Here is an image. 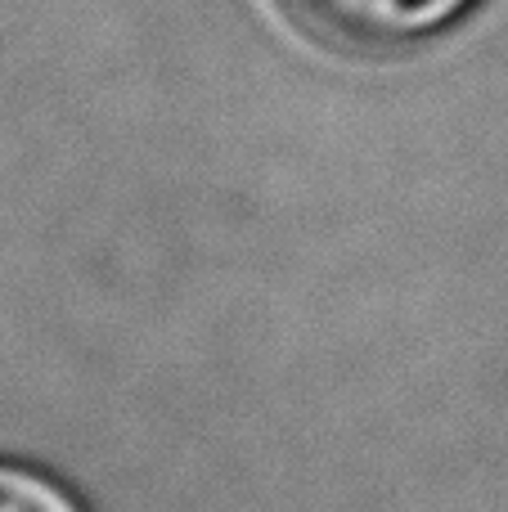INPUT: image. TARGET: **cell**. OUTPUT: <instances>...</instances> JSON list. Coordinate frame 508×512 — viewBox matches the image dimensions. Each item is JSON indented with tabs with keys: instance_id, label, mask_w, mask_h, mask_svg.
<instances>
[{
	"instance_id": "obj_1",
	"label": "cell",
	"mask_w": 508,
	"mask_h": 512,
	"mask_svg": "<svg viewBox=\"0 0 508 512\" xmlns=\"http://www.w3.org/2000/svg\"><path fill=\"white\" fill-rule=\"evenodd\" d=\"M302 36L347 54H396L455 27L477 0H270Z\"/></svg>"
},
{
	"instance_id": "obj_2",
	"label": "cell",
	"mask_w": 508,
	"mask_h": 512,
	"mask_svg": "<svg viewBox=\"0 0 508 512\" xmlns=\"http://www.w3.org/2000/svg\"><path fill=\"white\" fill-rule=\"evenodd\" d=\"M0 512H81V508L45 472L0 459Z\"/></svg>"
}]
</instances>
